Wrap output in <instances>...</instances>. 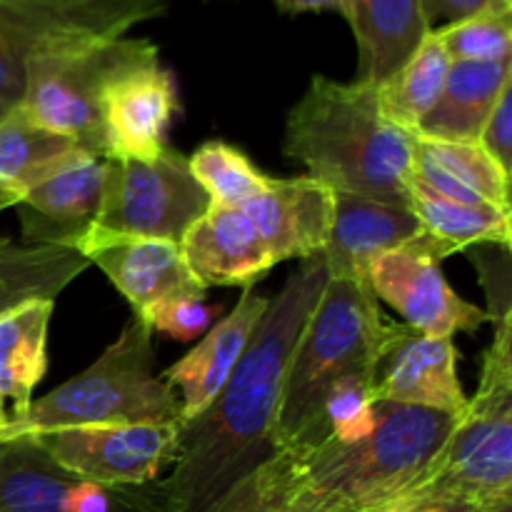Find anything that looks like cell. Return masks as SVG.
I'll list each match as a JSON object with an SVG mask.
<instances>
[{
	"label": "cell",
	"instance_id": "obj_1",
	"mask_svg": "<svg viewBox=\"0 0 512 512\" xmlns=\"http://www.w3.org/2000/svg\"><path fill=\"white\" fill-rule=\"evenodd\" d=\"M325 283L320 255L300 260L270 298L223 390L198 418L180 425L178 458L165 478L170 512H213L273 458L285 368Z\"/></svg>",
	"mask_w": 512,
	"mask_h": 512
},
{
	"label": "cell",
	"instance_id": "obj_2",
	"mask_svg": "<svg viewBox=\"0 0 512 512\" xmlns=\"http://www.w3.org/2000/svg\"><path fill=\"white\" fill-rule=\"evenodd\" d=\"M453 415L378 400L368 435L280 450L253 475L263 512H395L423 483Z\"/></svg>",
	"mask_w": 512,
	"mask_h": 512
},
{
	"label": "cell",
	"instance_id": "obj_3",
	"mask_svg": "<svg viewBox=\"0 0 512 512\" xmlns=\"http://www.w3.org/2000/svg\"><path fill=\"white\" fill-rule=\"evenodd\" d=\"M415 140L380 113L375 85L313 75L288 113L283 150L333 193L410 210Z\"/></svg>",
	"mask_w": 512,
	"mask_h": 512
},
{
	"label": "cell",
	"instance_id": "obj_4",
	"mask_svg": "<svg viewBox=\"0 0 512 512\" xmlns=\"http://www.w3.org/2000/svg\"><path fill=\"white\" fill-rule=\"evenodd\" d=\"M395 323L365 280L328 278L290 353L275 415V453L308 443L328 395L348 378L373 380Z\"/></svg>",
	"mask_w": 512,
	"mask_h": 512
},
{
	"label": "cell",
	"instance_id": "obj_5",
	"mask_svg": "<svg viewBox=\"0 0 512 512\" xmlns=\"http://www.w3.org/2000/svg\"><path fill=\"white\" fill-rule=\"evenodd\" d=\"M180 423L178 395L155 373L153 330L130 318L83 373L10 415L5 440L85 425Z\"/></svg>",
	"mask_w": 512,
	"mask_h": 512
},
{
	"label": "cell",
	"instance_id": "obj_6",
	"mask_svg": "<svg viewBox=\"0 0 512 512\" xmlns=\"http://www.w3.org/2000/svg\"><path fill=\"white\" fill-rule=\"evenodd\" d=\"M493 328L478 390L405 503L448 498L480 508L512 500V318Z\"/></svg>",
	"mask_w": 512,
	"mask_h": 512
},
{
	"label": "cell",
	"instance_id": "obj_7",
	"mask_svg": "<svg viewBox=\"0 0 512 512\" xmlns=\"http://www.w3.org/2000/svg\"><path fill=\"white\" fill-rule=\"evenodd\" d=\"M208 208L210 198L190 173L188 158L170 145L150 160L105 158L100 208L78 253L88 258L113 240L180 243Z\"/></svg>",
	"mask_w": 512,
	"mask_h": 512
},
{
	"label": "cell",
	"instance_id": "obj_8",
	"mask_svg": "<svg viewBox=\"0 0 512 512\" xmlns=\"http://www.w3.org/2000/svg\"><path fill=\"white\" fill-rule=\"evenodd\" d=\"M153 45L148 38H113L45 50L25 63V113L53 133L103 155L100 95L123 65ZM105 158V155H103Z\"/></svg>",
	"mask_w": 512,
	"mask_h": 512
},
{
	"label": "cell",
	"instance_id": "obj_9",
	"mask_svg": "<svg viewBox=\"0 0 512 512\" xmlns=\"http://www.w3.org/2000/svg\"><path fill=\"white\" fill-rule=\"evenodd\" d=\"M0 512H170L165 478L105 485L60 468L33 435L0 443Z\"/></svg>",
	"mask_w": 512,
	"mask_h": 512
},
{
	"label": "cell",
	"instance_id": "obj_10",
	"mask_svg": "<svg viewBox=\"0 0 512 512\" xmlns=\"http://www.w3.org/2000/svg\"><path fill=\"white\" fill-rule=\"evenodd\" d=\"M443 258L448 255L423 233L375 258L368 265L365 283L375 298L398 310L405 325L418 333L450 340L458 333H478L490 323L488 313L450 288L440 270Z\"/></svg>",
	"mask_w": 512,
	"mask_h": 512
},
{
	"label": "cell",
	"instance_id": "obj_11",
	"mask_svg": "<svg viewBox=\"0 0 512 512\" xmlns=\"http://www.w3.org/2000/svg\"><path fill=\"white\" fill-rule=\"evenodd\" d=\"M35 443L68 473L105 485L158 480L175 463L180 423L85 425L33 435Z\"/></svg>",
	"mask_w": 512,
	"mask_h": 512
},
{
	"label": "cell",
	"instance_id": "obj_12",
	"mask_svg": "<svg viewBox=\"0 0 512 512\" xmlns=\"http://www.w3.org/2000/svg\"><path fill=\"white\" fill-rule=\"evenodd\" d=\"M168 8L170 0H0V35L28 63L45 50L123 38Z\"/></svg>",
	"mask_w": 512,
	"mask_h": 512
},
{
	"label": "cell",
	"instance_id": "obj_13",
	"mask_svg": "<svg viewBox=\"0 0 512 512\" xmlns=\"http://www.w3.org/2000/svg\"><path fill=\"white\" fill-rule=\"evenodd\" d=\"M178 113L175 78L160 63L158 45L130 60L105 83L100 95L105 158L150 160L168 148Z\"/></svg>",
	"mask_w": 512,
	"mask_h": 512
},
{
	"label": "cell",
	"instance_id": "obj_14",
	"mask_svg": "<svg viewBox=\"0 0 512 512\" xmlns=\"http://www.w3.org/2000/svg\"><path fill=\"white\" fill-rule=\"evenodd\" d=\"M373 400L415 405L460 418L468 395L458 378V348L450 338H433L395 323L370 380Z\"/></svg>",
	"mask_w": 512,
	"mask_h": 512
},
{
	"label": "cell",
	"instance_id": "obj_15",
	"mask_svg": "<svg viewBox=\"0 0 512 512\" xmlns=\"http://www.w3.org/2000/svg\"><path fill=\"white\" fill-rule=\"evenodd\" d=\"M103 170V155L80 148L30 185L15 205L25 243L78 250L98 215Z\"/></svg>",
	"mask_w": 512,
	"mask_h": 512
},
{
	"label": "cell",
	"instance_id": "obj_16",
	"mask_svg": "<svg viewBox=\"0 0 512 512\" xmlns=\"http://www.w3.org/2000/svg\"><path fill=\"white\" fill-rule=\"evenodd\" d=\"M268 303L270 298L255 293L253 288H245L233 310L215 325H210L203 340L188 355H183L173 368L160 375L170 388L178 390L175 395H178L180 425L198 418L213 403L215 395L223 390L238 360L243 358L250 335H253L258 320L263 318Z\"/></svg>",
	"mask_w": 512,
	"mask_h": 512
},
{
	"label": "cell",
	"instance_id": "obj_17",
	"mask_svg": "<svg viewBox=\"0 0 512 512\" xmlns=\"http://www.w3.org/2000/svg\"><path fill=\"white\" fill-rule=\"evenodd\" d=\"M335 193L318 180L270 178L260 195L243 205L273 263L320 255L330 233Z\"/></svg>",
	"mask_w": 512,
	"mask_h": 512
},
{
	"label": "cell",
	"instance_id": "obj_18",
	"mask_svg": "<svg viewBox=\"0 0 512 512\" xmlns=\"http://www.w3.org/2000/svg\"><path fill=\"white\" fill-rule=\"evenodd\" d=\"M178 245L185 265L205 290L210 285L253 288L275 265L243 208L210 203Z\"/></svg>",
	"mask_w": 512,
	"mask_h": 512
},
{
	"label": "cell",
	"instance_id": "obj_19",
	"mask_svg": "<svg viewBox=\"0 0 512 512\" xmlns=\"http://www.w3.org/2000/svg\"><path fill=\"white\" fill-rule=\"evenodd\" d=\"M418 235H423V225L413 210L335 193L333 220L320 258L328 278L365 280L368 265L375 258L410 243Z\"/></svg>",
	"mask_w": 512,
	"mask_h": 512
},
{
	"label": "cell",
	"instance_id": "obj_20",
	"mask_svg": "<svg viewBox=\"0 0 512 512\" xmlns=\"http://www.w3.org/2000/svg\"><path fill=\"white\" fill-rule=\"evenodd\" d=\"M88 260L108 275L140 320L173 298H205L180 245L170 240H113L90 250Z\"/></svg>",
	"mask_w": 512,
	"mask_h": 512
},
{
	"label": "cell",
	"instance_id": "obj_21",
	"mask_svg": "<svg viewBox=\"0 0 512 512\" xmlns=\"http://www.w3.org/2000/svg\"><path fill=\"white\" fill-rule=\"evenodd\" d=\"M418 138V135H415ZM410 183L463 205L510 208V175L475 140H415Z\"/></svg>",
	"mask_w": 512,
	"mask_h": 512
},
{
	"label": "cell",
	"instance_id": "obj_22",
	"mask_svg": "<svg viewBox=\"0 0 512 512\" xmlns=\"http://www.w3.org/2000/svg\"><path fill=\"white\" fill-rule=\"evenodd\" d=\"M345 20L358 43L360 83L388 80L430 33L423 0H348Z\"/></svg>",
	"mask_w": 512,
	"mask_h": 512
},
{
	"label": "cell",
	"instance_id": "obj_23",
	"mask_svg": "<svg viewBox=\"0 0 512 512\" xmlns=\"http://www.w3.org/2000/svg\"><path fill=\"white\" fill-rule=\"evenodd\" d=\"M508 80H512V60H453L438 103L420 120L415 135L475 143Z\"/></svg>",
	"mask_w": 512,
	"mask_h": 512
},
{
	"label": "cell",
	"instance_id": "obj_24",
	"mask_svg": "<svg viewBox=\"0 0 512 512\" xmlns=\"http://www.w3.org/2000/svg\"><path fill=\"white\" fill-rule=\"evenodd\" d=\"M55 300H25L0 313V398L13 403V415L33 403L35 385L48 368V325Z\"/></svg>",
	"mask_w": 512,
	"mask_h": 512
},
{
	"label": "cell",
	"instance_id": "obj_25",
	"mask_svg": "<svg viewBox=\"0 0 512 512\" xmlns=\"http://www.w3.org/2000/svg\"><path fill=\"white\" fill-rule=\"evenodd\" d=\"M410 210L423 225V233L445 255L460 253L473 245L493 243L510 248L512 213L493 205H463L455 200L440 198L428 188L408 180Z\"/></svg>",
	"mask_w": 512,
	"mask_h": 512
},
{
	"label": "cell",
	"instance_id": "obj_26",
	"mask_svg": "<svg viewBox=\"0 0 512 512\" xmlns=\"http://www.w3.org/2000/svg\"><path fill=\"white\" fill-rule=\"evenodd\" d=\"M90 260L75 248L58 245H25L18 248L8 240L0 250V313L25 300H55Z\"/></svg>",
	"mask_w": 512,
	"mask_h": 512
},
{
	"label": "cell",
	"instance_id": "obj_27",
	"mask_svg": "<svg viewBox=\"0 0 512 512\" xmlns=\"http://www.w3.org/2000/svg\"><path fill=\"white\" fill-rule=\"evenodd\" d=\"M450 63L453 60L448 58L435 33L425 35L418 50L388 80L375 85L380 113L398 128L415 133L420 120L438 103Z\"/></svg>",
	"mask_w": 512,
	"mask_h": 512
},
{
	"label": "cell",
	"instance_id": "obj_28",
	"mask_svg": "<svg viewBox=\"0 0 512 512\" xmlns=\"http://www.w3.org/2000/svg\"><path fill=\"white\" fill-rule=\"evenodd\" d=\"M80 148L83 145L73 138L53 133L30 118L23 105H13L0 118V183L25 193Z\"/></svg>",
	"mask_w": 512,
	"mask_h": 512
},
{
	"label": "cell",
	"instance_id": "obj_29",
	"mask_svg": "<svg viewBox=\"0 0 512 512\" xmlns=\"http://www.w3.org/2000/svg\"><path fill=\"white\" fill-rule=\"evenodd\" d=\"M188 168L200 188L208 193L210 203L243 208L248 200L260 195L270 175L255 168L248 155L223 140L203 143L188 158Z\"/></svg>",
	"mask_w": 512,
	"mask_h": 512
},
{
	"label": "cell",
	"instance_id": "obj_30",
	"mask_svg": "<svg viewBox=\"0 0 512 512\" xmlns=\"http://www.w3.org/2000/svg\"><path fill=\"white\" fill-rule=\"evenodd\" d=\"M433 33L450 60H512V10H490Z\"/></svg>",
	"mask_w": 512,
	"mask_h": 512
},
{
	"label": "cell",
	"instance_id": "obj_31",
	"mask_svg": "<svg viewBox=\"0 0 512 512\" xmlns=\"http://www.w3.org/2000/svg\"><path fill=\"white\" fill-rule=\"evenodd\" d=\"M215 313L218 310L205 305L203 298H173L150 310L145 323L150 325L153 333L170 335L175 340H193L208 333Z\"/></svg>",
	"mask_w": 512,
	"mask_h": 512
},
{
	"label": "cell",
	"instance_id": "obj_32",
	"mask_svg": "<svg viewBox=\"0 0 512 512\" xmlns=\"http://www.w3.org/2000/svg\"><path fill=\"white\" fill-rule=\"evenodd\" d=\"M478 143L485 153L512 175V80L503 85L483 130H480Z\"/></svg>",
	"mask_w": 512,
	"mask_h": 512
},
{
	"label": "cell",
	"instance_id": "obj_33",
	"mask_svg": "<svg viewBox=\"0 0 512 512\" xmlns=\"http://www.w3.org/2000/svg\"><path fill=\"white\" fill-rule=\"evenodd\" d=\"M490 10H512V3H505V0H423V13L430 33L473 18V15L490 13Z\"/></svg>",
	"mask_w": 512,
	"mask_h": 512
},
{
	"label": "cell",
	"instance_id": "obj_34",
	"mask_svg": "<svg viewBox=\"0 0 512 512\" xmlns=\"http://www.w3.org/2000/svg\"><path fill=\"white\" fill-rule=\"evenodd\" d=\"M23 85L25 63L10 50V45L0 35V105H8V108L18 105L23 98Z\"/></svg>",
	"mask_w": 512,
	"mask_h": 512
},
{
	"label": "cell",
	"instance_id": "obj_35",
	"mask_svg": "<svg viewBox=\"0 0 512 512\" xmlns=\"http://www.w3.org/2000/svg\"><path fill=\"white\" fill-rule=\"evenodd\" d=\"M213 512H263V508H260L258 493H255L253 478L240 483L238 488H235L233 493H230Z\"/></svg>",
	"mask_w": 512,
	"mask_h": 512
},
{
	"label": "cell",
	"instance_id": "obj_36",
	"mask_svg": "<svg viewBox=\"0 0 512 512\" xmlns=\"http://www.w3.org/2000/svg\"><path fill=\"white\" fill-rule=\"evenodd\" d=\"M283 13L300 15V13H338L345 18L348 0H275Z\"/></svg>",
	"mask_w": 512,
	"mask_h": 512
},
{
	"label": "cell",
	"instance_id": "obj_37",
	"mask_svg": "<svg viewBox=\"0 0 512 512\" xmlns=\"http://www.w3.org/2000/svg\"><path fill=\"white\" fill-rule=\"evenodd\" d=\"M405 512H475V505L463 503V500L448 498H423L403 505Z\"/></svg>",
	"mask_w": 512,
	"mask_h": 512
},
{
	"label": "cell",
	"instance_id": "obj_38",
	"mask_svg": "<svg viewBox=\"0 0 512 512\" xmlns=\"http://www.w3.org/2000/svg\"><path fill=\"white\" fill-rule=\"evenodd\" d=\"M20 198H23V193H20V190H15V188H10V185L0 183V210L13 208V205L20 203Z\"/></svg>",
	"mask_w": 512,
	"mask_h": 512
},
{
	"label": "cell",
	"instance_id": "obj_39",
	"mask_svg": "<svg viewBox=\"0 0 512 512\" xmlns=\"http://www.w3.org/2000/svg\"><path fill=\"white\" fill-rule=\"evenodd\" d=\"M475 512H512V500H503V503L493 505H480V508H475Z\"/></svg>",
	"mask_w": 512,
	"mask_h": 512
},
{
	"label": "cell",
	"instance_id": "obj_40",
	"mask_svg": "<svg viewBox=\"0 0 512 512\" xmlns=\"http://www.w3.org/2000/svg\"><path fill=\"white\" fill-rule=\"evenodd\" d=\"M5 425H8V415H5L3 398H0V443H5Z\"/></svg>",
	"mask_w": 512,
	"mask_h": 512
},
{
	"label": "cell",
	"instance_id": "obj_41",
	"mask_svg": "<svg viewBox=\"0 0 512 512\" xmlns=\"http://www.w3.org/2000/svg\"><path fill=\"white\" fill-rule=\"evenodd\" d=\"M8 110H10V108H8V105H0V118H3V115H5V113H8Z\"/></svg>",
	"mask_w": 512,
	"mask_h": 512
},
{
	"label": "cell",
	"instance_id": "obj_42",
	"mask_svg": "<svg viewBox=\"0 0 512 512\" xmlns=\"http://www.w3.org/2000/svg\"><path fill=\"white\" fill-rule=\"evenodd\" d=\"M5 243H8V240H5V238H0V250L5 248Z\"/></svg>",
	"mask_w": 512,
	"mask_h": 512
},
{
	"label": "cell",
	"instance_id": "obj_43",
	"mask_svg": "<svg viewBox=\"0 0 512 512\" xmlns=\"http://www.w3.org/2000/svg\"><path fill=\"white\" fill-rule=\"evenodd\" d=\"M395 512H405V508H398V510H395Z\"/></svg>",
	"mask_w": 512,
	"mask_h": 512
},
{
	"label": "cell",
	"instance_id": "obj_44",
	"mask_svg": "<svg viewBox=\"0 0 512 512\" xmlns=\"http://www.w3.org/2000/svg\"><path fill=\"white\" fill-rule=\"evenodd\" d=\"M505 3H512V0H505Z\"/></svg>",
	"mask_w": 512,
	"mask_h": 512
}]
</instances>
